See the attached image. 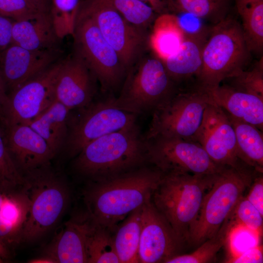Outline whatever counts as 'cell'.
Masks as SVG:
<instances>
[{
	"label": "cell",
	"instance_id": "cell-2",
	"mask_svg": "<svg viewBox=\"0 0 263 263\" xmlns=\"http://www.w3.org/2000/svg\"><path fill=\"white\" fill-rule=\"evenodd\" d=\"M146 162L147 141L135 123L86 145L74 166L79 173L96 180L133 170Z\"/></svg>",
	"mask_w": 263,
	"mask_h": 263
},
{
	"label": "cell",
	"instance_id": "cell-49",
	"mask_svg": "<svg viewBox=\"0 0 263 263\" xmlns=\"http://www.w3.org/2000/svg\"></svg>",
	"mask_w": 263,
	"mask_h": 263
},
{
	"label": "cell",
	"instance_id": "cell-17",
	"mask_svg": "<svg viewBox=\"0 0 263 263\" xmlns=\"http://www.w3.org/2000/svg\"><path fill=\"white\" fill-rule=\"evenodd\" d=\"M96 79L76 55L62 60L55 85L56 100L70 111L82 110L92 102Z\"/></svg>",
	"mask_w": 263,
	"mask_h": 263
},
{
	"label": "cell",
	"instance_id": "cell-31",
	"mask_svg": "<svg viewBox=\"0 0 263 263\" xmlns=\"http://www.w3.org/2000/svg\"><path fill=\"white\" fill-rule=\"evenodd\" d=\"M87 253L88 263H120L114 246L113 231L97 224L90 237Z\"/></svg>",
	"mask_w": 263,
	"mask_h": 263
},
{
	"label": "cell",
	"instance_id": "cell-29",
	"mask_svg": "<svg viewBox=\"0 0 263 263\" xmlns=\"http://www.w3.org/2000/svg\"><path fill=\"white\" fill-rule=\"evenodd\" d=\"M232 222L230 216L224 222L217 233L198 246L193 252L179 254L167 260L165 263H204L211 262L217 252L225 245Z\"/></svg>",
	"mask_w": 263,
	"mask_h": 263
},
{
	"label": "cell",
	"instance_id": "cell-35",
	"mask_svg": "<svg viewBox=\"0 0 263 263\" xmlns=\"http://www.w3.org/2000/svg\"><path fill=\"white\" fill-rule=\"evenodd\" d=\"M262 235L255 230L235 224L232 221L225 242L229 257L226 262L229 263L247 250L260 244Z\"/></svg>",
	"mask_w": 263,
	"mask_h": 263
},
{
	"label": "cell",
	"instance_id": "cell-20",
	"mask_svg": "<svg viewBox=\"0 0 263 263\" xmlns=\"http://www.w3.org/2000/svg\"><path fill=\"white\" fill-rule=\"evenodd\" d=\"M205 90L212 103L232 117L263 131V99L234 86L220 85Z\"/></svg>",
	"mask_w": 263,
	"mask_h": 263
},
{
	"label": "cell",
	"instance_id": "cell-10",
	"mask_svg": "<svg viewBox=\"0 0 263 263\" xmlns=\"http://www.w3.org/2000/svg\"><path fill=\"white\" fill-rule=\"evenodd\" d=\"M78 9L93 20L127 73L139 60L149 42L146 30L128 22L103 0H87Z\"/></svg>",
	"mask_w": 263,
	"mask_h": 263
},
{
	"label": "cell",
	"instance_id": "cell-44",
	"mask_svg": "<svg viewBox=\"0 0 263 263\" xmlns=\"http://www.w3.org/2000/svg\"><path fill=\"white\" fill-rule=\"evenodd\" d=\"M236 3L237 10L240 14L243 10L250 3L256 0H234Z\"/></svg>",
	"mask_w": 263,
	"mask_h": 263
},
{
	"label": "cell",
	"instance_id": "cell-23",
	"mask_svg": "<svg viewBox=\"0 0 263 263\" xmlns=\"http://www.w3.org/2000/svg\"><path fill=\"white\" fill-rule=\"evenodd\" d=\"M71 111L55 100L28 124L47 142L56 155L64 147Z\"/></svg>",
	"mask_w": 263,
	"mask_h": 263
},
{
	"label": "cell",
	"instance_id": "cell-9",
	"mask_svg": "<svg viewBox=\"0 0 263 263\" xmlns=\"http://www.w3.org/2000/svg\"><path fill=\"white\" fill-rule=\"evenodd\" d=\"M210 102L207 92L199 87L179 91L153 111L145 139L163 136L195 141L205 109Z\"/></svg>",
	"mask_w": 263,
	"mask_h": 263
},
{
	"label": "cell",
	"instance_id": "cell-6",
	"mask_svg": "<svg viewBox=\"0 0 263 263\" xmlns=\"http://www.w3.org/2000/svg\"><path fill=\"white\" fill-rule=\"evenodd\" d=\"M257 171L224 166L216 172L207 190L196 220L189 232L188 243L199 246L214 236L232 212L249 187Z\"/></svg>",
	"mask_w": 263,
	"mask_h": 263
},
{
	"label": "cell",
	"instance_id": "cell-39",
	"mask_svg": "<svg viewBox=\"0 0 263 263\" xmlns=\"http://www.w3.org/2000/svg\"><path fill=\"white\" fill-rule=\"evenodd\" d=\"M250 187L249 192L245 197L263 215V177L262 172H257Z\"/></svg>",
	"mask_w": 263,
	"mask_h": 263
},
{
	"label": "cell",
	"instance_id": "cell-18",
	"mask_svg": "<svg viewBox=\"0 0 263 263\" xmlns=\"http://www.w3.org/2000/svg\"><path fill=\"white\" fill-rule=\"evenodd\" d=\"M96 225L86 211L72 217L64 224L43 257L50 263H88V241Z\"/></svg>",
	"mask_w": 263,
	"mask_h": 263
},
{
	"label": "cell",
	"instance_id": "cell-19",
	"mask_svg": "<svg viewBox=\"0 0 263 263\" xmlns=\"http://www.w3.org/2000/svg\"><path fill=\"white\" fill-rule=\"evenodd\" d=\"M4 130L9 152L22 174L49 166L56 155L28 123L14 124Z\"/></svg>",
	"mask_w": 263,
	"mask_h": 263
},
{
	"label": "cell",
	"instance_id": "cell-42",
	"mask_svg": "<svg viewBox=\"0 0 263 263\" xmlns=\"http://www.w3.org/2000/svg\"><path fill=\"white\" fill-rule=\"evenodd\" d=\"M148 2L155 12L160 14L166 13L167 9L169 6H173L170 0H139Z\"/></svg>",
	"mask_w": 263,
	"mask_h": 263
},
{
	"label": "cell",
	"instance_id": "cell-11",
	"mask_svg": "<svg viewBox=\"0 0 263 263\" xmlns=\"http://www.w3.org/2000/svg\"><path fill=\"white\" fill-rule=\"evenodd\" d=\"M146 140L148 162L163 173L212 174L224 167L214 162L197 142L163 136Z\"/></svg>",
	"mask_w": 263,
	"mask_h": 263
},
{
	"label": "cell",
	"instance_id": "cell-5",
	"mask_svg": "<svg viewBox=\"0 0 263 263\" xmlns=\"http://www.w3.org/2000/svg\"><path fill=\"white\" fill-rule=\"evenodd\" d=\"M204 44L202 66L197 86L210 89L225 79L233 78L244 71L250 51L244 38L241 25L228 15L214 24Z\"/></svg>",
	"mask_w": 263,
	"mask_h": 263
},
{
	"label": "cell",
	"instance_id": "cell-46",
	"mask_svg": "<svg viewBox=\"0 0 263 263\" xmlns=\"http://www.w3.org/2000/svg\"><path fill=\"white\" fill-rule=\"evenodd\" d=\"M7 255L5 246L0 242V257H5Z\"/></svg>",
	"mask_w": 263,
	"mask_h": 263
},
{
	"label": "cell",
	"instance_id": "cell-12",
	"mask_svg": "<svg viewBox=\"0 0 263 263\" xmlns=\"http://www.w3.org/2000/svg\"><path fill=\"white\" fill-rule=\"evenodd\" d=\"M61 61H57L8 93L0 114V124L3 128L28 123L56 100L55 85Z\"/></svg>",
	"mask_w": 263,
	"mask_h": 263
},
{
	"label": "cell",
	"instance_id": "cell-7",
	"mask_svg": "<svg viewBox=\"0 0 263 263\" xmlns=\"http://www.w3.org/2000/svg\"><path fill=\"white\" fill-rule=\"evenodd\" d=\"M127 72L120 95L114 98L120 109L136 115L155 111L179 91L161 60L143 58Z\"/></svg>",
	"mask_w": 263,
	"mask_h": 263
},
{
	"label": "cell",
	"instance_id": "cell-1",
	"mask_svg": "<svg viewBox=\"0 0 263 263\" xmlns=\"http://www.w3.org/2000/svg\"><path fill=\"white\" fill-rule=\"evenodd\" d=\"M163 173L138 168L94 180L84 195L86 212L98 225L113 231L118 223L151 198Z\"/></svg>",
	"mask_w": 263,
	"mask_h": 263
},
{
	"label": "cell",
	"instance_id": "cell-38",
	"mask_svg": "<svg viewBox=\"0 0 263 263\" xmlns=\"http://www.w3.org/2000/svg\"><path fill=\"white\" fill-rule=\"evenodd\" d=\"M234 86L263 99V65L261 60L248 71L244 70L233 77Z\"/></svg>",
	"mask_w": 263,
	"mask_h": 263
},
{
	"label": "cell",
	"instance_id": "cell-41",
	"mask_svg": "<svg viewBox=\"0 0 263 263\" xmlns=\"http://www.w3.org/2000/svg\"><path fill=\"white\" fill-rule=\"evenodd\" d=\"M263 247L259 244L252 247L238 257L231 260L229 263H263Z\"/></svg>",
	"mask_w": 263,
	"mask_h": 263
},
{
	"label": "cell",
	"instance_id": "cell-28",
	"mask_svg": "<svg viewBox=\"0 0 263 263\" xmlns=\"http://www.w3.org/2000/svg\"><path fill=\"white\" fill-rule=\"evenodd\" d=\"M243 34L250 52H261L263 48V0H256L240 13Z\"/></svg>",
	"mask_w": 263,
	"mask_h": 263
},
{
	"label": "cell",
	"instance_id": "cell-24",
	"mask_svg": "<svg viewBox=\"0 0 263 263\" xmlns=\"http://www.w3.org/2000/svg\"><path fill=\"white\" fill-rule=\"evenodd\" d=\"M197 37L187 35L178 49L162 61L168 75L177 85L193 76L197 78L200 73L204 45Z\"/></svg>",
	"mask_w": 263,
	"mask_h": 263
},
{
	"label": "cell",
	"instance_id": "cell-3",
	"mask_svg": "<svg viewBox=\"0 0 263 263\" xmlns=\"http://www.w3.org/2000/svg\"><path fill=\"white\" fill-rule=\"evenodd\" d=\"M215 173H163L152 193L154 206L184 245L188 243L190 230L197 219L204 196L213 184Z\"/></svg>",
	"mask_w": 263,
	"mask_h": 263
},
{
	"label": "cell",
	"instance_id": "cell-34",
	"mask_svg": "<svg viewBox=\"0 0 263 263\" xmlns=\"http://www.w3.org/2000/svg\"><path fill=\"white\" fill-rule=\"evenodd\" d=\"M79 6V0H53L50 14L60 39L73 35Z\"/></svg>",
	"mask_w": 263,
	"mask_h": 263
},
{
	"label": "cell",
	"instance_id": "cell-48",
	"mask_svg": "<svg viewBox=\"0 0 263 263\" xmlns=\"http://www.w3.org/2000/svg\"><path fill=\"white\" fill-rule=\"evenodd\" d=\"M170 0L172 2V3H173V5H174V0Z\"/></svg>",
	"mask_w": 263,
	"mask_h": 263
},
{
	"label": "cell",
	"instance_id": "cell-14",
	"mask_svg": "<svg viewBox=\"0 0 263 263\" xmlns=\"http://www.w3.org/2000/svg\"><path fill=\"white\" fill-rule=\"evenodd\" d=\"M194 141L219 165L240 170L253 169L238 157L235 132L226 113L211 102L205 109Z\"/></svg>",
	"mask_w": 263,
	"mask_h": 263
},
{
	"label": "cell",
	"instance_id": "cell-27",
	"mask_svg": "<svg viewBox=\"0 0 263 263\" xmlns=\"http://www.w3.org/2000/svg\"><path fill=\"white\" fill-rule=\"evenodd\" d=\"M141 207L130 213L113 231L114 246L120 263H139Z\"/></svg>",
	"mask_w": 263,
	"mask_h": 263
},
{
	"label": "cell",
	"instance_id": "cell-25",
	"mask_svg": "<svg viewBox=\"0 0 263 263\" xmlns=\"http://www.w3.org/2000/svg\"><path fill=\"white\" fill-rule=\"evenodd\" d=\"M187 35L177 17L164 13L155 19L149 43L155 56L163 61L178 49Z\"/></svg>",
	"mask_w": 263,
	"mask_h": 263
},
{
	"label": "cell",
	"instance_id": "cell-40",
	"mask_svg": "<svg viewBox=\"0 0 263 263\" xmlns=\"http://www.w3.org/2000/svg\"><path fill=\"white\" fill-rule=\"evenodd\" d=\"M14 20L0 15V52L12 43Z\"/></svg>",
	"mask_w": 263,
	"mask_h": 263
},
{
	"label": "cell",
	"instance_id": "cell-22",
	"mask_svg": "<svg viewBox=\"0 0 263 263\" xmlns=\"http://www.w3.org/2000/svg\"><path fill=\"white\" fill-rule=\"evenodd\" d=\"M29 210V200L22 187L0 190V242L5 246L20 242Z\"/></svg>",
	"mask_w": 263,
	"mask_h": 263
},
{
	"label": "cell",
	"instance_id": "cell-21",
	"mask_svg": "<svg viewBox=\"0 0 263 263\" xmlns=\"http://www.w3.org/2000/svg\"><path fill=\"white\" fill-rule=\"evenodd\" d=\"M12 43L31 50L58 49L57 36L50 14L41 12L36 17L14 21Z\"/></svg>",
	"mask_w": 263,
	"mask_h": 263
},
{
	"label": "cell",
	"instance_id": "cell-30",
	"mask_svg": "<svg viewBox=\"0 0 263 263\" xmlns=\"http://www.w3.org/2000/svg\"><path fill=\"white\" fill-rule=\"evenodd\" d=\"M232 0H174V6L215 24L228 16Z\"/></svg>",
	"mask_w": 263,
	"mask_h": 263
},
{
	"label": "cell",
	"instance_id": "cell-47",
	"mask_svg": "<svg viewBox=\"0 0 263 263\" xmlns=\"http://www.w3.org/2000/svg\"><path fill=\"white\" fill-rule=\"evenodd\" d=\"M29 0L31 2H32L34 3V4H35L37 5V4H36V3H35L34 0Z\"/></svg>",
	"mask_w": 263,
	"mask_h": 263
},
{
	"label": "cell",
	"instance_id": "cell-32",
	"mask_svg": "<svg viewBox=\"0 0 263 263\" xmlns=\"http://www.w3.org/2000/svg\"><path fill=\"white\" fill-rule=\"evenodd\" d=\"M131 24L146 30L155 20V11L139 0H103Z\"/></svg>",
	"mask_w": 263,
	"mask_h": 263
},
{
	"label": "cell",
	"instance_id": "cell-4",
	"mask_svg": "<svg viewBox=\"0 0 263 263\" xmlns=\"http://www.w3.org/2000/svg\"><path fill=\"white\" fill-rule=\"evenodd\" d=\"M22 188L29 200V210L20 242H34L54 227L66 210L68 186L60 175L43 167L23 174Z\"/></svg>",
	"mask_w": 263,
	"mask_h": 263
},
{
	"label": "cell",
	"instance_id": "cell-37",
	"mask_svg": "<svg viewBox=\"0 0 263 263\" xmlns=\"http://www.w3.org/2000/svg\"><path fill=\"white\" fill-rule=\"evenodd\" d=\"M43 12L29 0H0V15L14 21L30 19Z\"/></svg>",
	"mask_w": 263,
	"mask_h": 263
},
{
	"label": "cell",
	"instance_id": "cell-26",
	"mask_svg": "<svg viewBox=\"0 0 263 263\" xmlns=\"http://www.w3.org/2000/svg\"><path fill=\"white\" fill-rule=\"evenodd\" d=\"M234 129L239 159L258 172L263 170V136L255 126L239 120L226 113Z\"/></svg>",
	"mask_w": 263,
	"mask_h": 263
},
{
	"label": "cell",
	"instance_id": "cell-36",
	"mask_svg": "<svg viewBox=\"0 0 263 263\" xmlns=\"http://www.w3.org/2000/svg\"><path fill=\"white\" fill-rule=\"evenodd\" d=\"M263 216L259 210L244 196L230 214L235 224L243 225L262 234Z\"/></svg>",
	"mask_w": 263,
	"mask_h": 263
},
{
	"label": "cell",
	"instance_id": "cell-13",
	"mask_svg": "<svg viewBox=\"0 0 263 263\" xmlns=\"http://www.w3.org/2000/svg\"><path fill=\"white\" fill-rule=\"evenodd\" d=\"M81 111L69 130L64 145L72 156L96 139L135 123L136 115L119 108L114 97L92 102Z\"/></svg>",
	"mask_w": 263,
	"mask_h": 263
},
{
	"label": "cell",
	"instance_id": "cell-8",
	"mask_svg": "<svg viewBox=\"0 0 263 263\" xmlns=\"http://www.w3.org/2000/svg\"><path fill=\"white\" fill-rule=\"evenodd\" d=\"M73 37L75 55L80 57L100 83L103 91L116 89L127 71L114 49L93 20L78 10Z\"/></svg>",
	"mask_w": 263,
	"mask_h": 263
},
{
	"label": "cell",
	"instance_id": "cell-43",
	"mask_svg": "<svg viewBox=\"0 0 263 263\" xmlns=\"http://www.w3.org/2000/svg\"><path fill=\"white\" fill-rule=\"evenodd\" d=\"M7 94L6 86L0 74V114L7 98Z\"/></svg>",
	"mask_w": 263,
	"mask_h": 263
},
{
	"label": "cell",
	"instance_id": "cell-33",
	"mask_svg": "<svg viewBox=\"0 0 263 263\" xmlns=\"http://www.w3.org/2000/svg\"><path fill=\"white\" fill-rule=\"evenodd\" d=\"M24 176L8 148L5 131L0 124V190L8 191L21 188Z\"/></svg>",
	"mask_w": 263,
	"mask_h": 263
},
{
	"label": "cell",
	"instance_id": "cell-45",
	"mask_svg": "<svg viewBox=\"0 0 263 263\" xmlns=\"http://www.w3.org/2000/svg\"><path fill=\"white\" fill-rule=\"evenodd\" d=\"M38 8L44 12H47V0H34Z\"/></svg>",
	"mask_w": 263,
	"mask_h": 263
},
{
	"label": "cell",
	"instance_id": "cell-15",
	"mask_svg": "<svg viewBox=\"0 0 263 263\" xmlns=\"http://www.w3.org/2000/svg\"><path fill=\"white\" fill-rule=\"evenodd\" d=\"M139 263H166L180 254L184 245L170 225L154 206L151 198L141 207Z\"/></svg>",
	"mask_w": 263,
	"mask_h": 263
},
{
	"label": "cell",
	"instance_id": "cell-16",
	"mask_svg": "<svg viewBox=\"0 0 263 263\" xmlns=\"http://www.w3.org/2000/svg\"><path fill=\"white\" fill-rule=\"evenodd\" d=\"M58 49L35 51L10 44L0 52V74L7 93L14 90L57 62Z\"/></svg>",
	"mask_w": 263,
	"mask_h": 263
}]
</instances>
